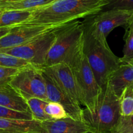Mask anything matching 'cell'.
Masks as SVG:
<instances>
[{
  "mask_svg": "<svg viewBox=\"0 0 133 133\" xmlns=\"http://www.w3.org/2000/svg\"><path fill=\"white\" fill-rule=\"evenodd\" d=\"M84 23L83 52L97 83L103 88L107 85L110 77L120 66V58L112 51L107 42L95 36L89 26Z\"/></svg>",
  "mask_w": 133,
  "mask_h": 133,
  "instance_id": "obj_3",
  "label": "cell"
},
{
  "mask_svg": "<svg viewBox=\"0 0 133 133\" xmlns=\"http://www.w3.org/2000/svg\"><path fill=\"white\" fill-rule=\"evenodd\" d=\"M58 85L64 91L73 101L81 105L74 72L69 65L60 63L47 67Z\"/></svg>",
  "mask_w": 133,
  "mask_h": 133,
  "instance_id": "obj_11",
  "label": "cell"
},
{
  "mask_svg": "<svg viewBox=\"0 0 133 133\" xmlns=\"http://www.w3.org/2000/svg\"><path fill=\"white\" fill-rule=\"evenodd\" d=\"M29 65L27 61L0 52V66L21 70Z\"/></svg>",
  "mask_w": 133,
  "mask_h": 133,
  "instance_id": "obj_20",
  "label": "cell"
},
{
  "mask_svg": "<svg viewBox=\"0 0 133 133\" xmlns=\"http://www.w3.org/2000/svg\"><path fill=\"white\" fill-rule=\"evenodd\" d=\"M112 133H133V114L129 117H121L118 127Z\"/></svg>",
  "mask_w": 133,
  "mask_h": 133,
  "instance_id": "obj_26",
  "label": "cell"
},
{
  "mask_svg": "<svg viewBox=\"0 0 133 133\" xmlns=\"http://www.w3.org/2000/svg\"><path fill=\"white\" fill-rule=\"evenodd\" d=\"M129 24H133V12H132V15H131V18H130V19H129V22L128 24L127 25H129Z\"/></svg>",
  "mask_w": 133,
  "mask_h": 133,
  "instance_id": "obj_28",
  "label": "cell"
},
{
  "mask_svg": "<svg viewBox=\"0 0 133 133\" xmlns=\"http://www.w3.org/2000/svg\"><path fill=\"white\" fill-rule=\"evenodd\" d=\"M121 115L129 117L133 114V86L127 87L120 98Z\"/></svg>",
  "mask_w": 133,
  "mask_h": 133,
  "instance_id": "obj_19",
  "label": "cell"
},
{
  "mask_svg": "<svg viewBox=\"0 0 133 133\" xmlns=\"http://www.w3.org/2000/svg\"><path fill=\"white\" fill-rule=\"evenodd\" d=\"M0 130L8 133H43L41 123L35 120L0 118Z\"/></svg>",
  "mask_w": 133,
  "mask_h": 133,
  "instance_id": "obj_15",
  "label": "cell"
},
{
  "mask_svg": "<svg viewBox=\"0 0 133 133\" xmlns=\"http://www.w3.org/2000/svg\"><path fill=\"white\" fill-rule=\"evenodd\" d=\"M132 12L119 10L100 12L92 16L85 23L94 35L103 41H107L108 35L118 27L127 25Z\"/></svg>",
  "mask_w": 133,
  "mask_h": 133,
  "instance_id": "obj_8",
  "label": "cell"
},
{
  "mask_svg": "<svg viewBox=\"0 0 133 133\" xmlns=\"http://www.w3.org/2000/svg\"><path fill=\"white\" fill-rule=\"evenodd\" d=\"M55 27L20 24L12 27L9 33L0 38V49L23 45Z\"/></svg>",
  "mask_w": 133,
  "mask_h": 133,
  "instance_id": "obj_10",
  "label": "cell"
},
{
  "mask_svg": "<svg viewBox=\"0 0 133 133\" xmlns=\"http://www.w3.org/2000/svg\"><path fill=\"white\" fill-rule=\"evenodd\" d=\"M10 84L25 100L36 97L48 101L46 86L42 74V68L29 65L21 69Z\"/></svg>",
  "mask_w": 133,
  "mask_h": 133,
  "instance_id": "obj_7",
  "label": "cell"
},
{
  "mask_svg": "<svg viewBox=\"0 0 133 133\" xmlns=\"http://www.w3.org/2000/svg\"><path fill=\"white\" fill-rule=\"evenodd\" d=\"M120 99L109 84L102 88L96 110L91 113L83 109V121L92 133H112L120 121Z\"/></svg>",
  "mask_w": 133,
  "mask_h": 133,
  "instance_id": "obj_4",
  "label": "cell"
},
{
  "mask_svg": "<svg viewBox=\"0 0 133 133\" xmlns=\"http://www.w3.org/2000/svg\"><path fill=\"white\" fill-rule=\"evenodd\" d=\"M0 106L17 111L30 112L26 100L10 84L0 87Z\"/></svg>",
  "mask_w": 133,
  "mask_h": 133,
  "instance_id": "obj_14",
  "label": "cell"
},
{
  "mask_svg": "<svg viewBox=\"0 0 133 133\" xmlns=\"http://www.w3.org/2000/svg\"><path fill=\"white\" fill-rule=\"evenodd\" d=\"M108 84L120 99L125 90L133 86V60L121 62L119 68L110 77Z\"/></svg>",
  "mask_w": 133,
  "mask_h": 133,
  "instance_id": "obj_13",
  "label": "cell"
},
{
  "mask_svg": "<svg viewBox=\"0 0 133 133\" xmlns=\"http://www.w3.org/2000/svg\"><path fill=\"white\" fill-rule=\"evenodd\" d=\"M0 118L5 119L33 120L32 115L30 112L17 111L2 106H0Z\"/></svg>",
  "mask_w": 133,
  "mask_h": 133,
  "instance_id": "obj_24",
  "label": "cell"
},
{
  "mask_svg": "<svg viewBox=\"0 0 133 133\" xmlns=\"http://www.w3.org/2000/svg\"><path fill=\"white\" fill-rule=\"evenodd\" d=\"M32 14L27 10H3L0 14V28L12 27L24 23Z\"/></svg>",
  "mask_w": 133,
  "mask_h": 133,
  "instance_id": "obj_16",
  "label": "cell"
},
{
  "mask_svg": "<svg viewBox=\"0 0 133 133\" xmlns=\"http://www.w3.org/2000/svg\"><path fill=\"white\" fill-rule=\"evenodd\" d=\"M84 22L75 20L61 25L47 55L44 68L60 63L71 66L84 53Z\"/></svg>",
  "mask_w": 133,
  "mask_h": 133,
  "instance_id": "obj_2",
  "label": "cell"
},
{
  "mask_svg": "<svg viewBox=\"0 0 133 133\" xmlns=\"http://www.w3.org/2000/svg\"><path fill=\"white\" fill-rule=\"evenodd\" d=\"M26 101L33 120L42 123L51 119L45 112V107L49 101L36 97L29 98L26 100Z\"/></svg>",
  "mask_w": 133,
  "mask_h": 133,
  "instance_id": "obj_18",
  "label": "cell"
},
{
  "mask_svg": "<svg viewBox=\"0 0 133 133\" xmlns=\"http://www.w3.org/2000/svg\"><path fill=\"white\" fill-rule=\"evenodd\" d=\"M42 74L45 81L48 101L60 103L64 107L69 117L75 120L83 121V110L61 88L48 68H42Z\"/></svg>",
  "mask_w": 133,
  "mask_h": 133,
  "instance_id": "obj_9",
  "label": "cell"
},
{
  "mask_svg": "<svg viewBox=\"0 0 133 133\" xmlns=\"http://www.w3.org/2000/svg\"><path fill=\"white\" fill-rule=\"evenodd\" d=\"M87 133H92V132H87Z\"/></svg>",
  "mask_w": 133,
  "mask_h": 133,
  "instance_id": "obj_31",
  "label": "cell"
},
{
  "mask_svg": "<svg viewBox=\"0 0 133 133\" xmlns=\"http://www.w3.org/2000/svg\"><path fill=\"white\" fill-rule=\"evenodd\" d=\"M70 67L76 81L81 104L85 107L84 110L94 112L101 96L102 88L97 83L84 53Z\"/></svg>",
  "mask_w": 133,
  "mask_h": 133,
  "instance_id": "obj_5",
  "label": "cell"
},
{
  "mask_svg": "<svg viewBox=\"0 0 133 133\" xmlns=\"http://www.w3.org/2000/svg\"><path fill=\"white\" fill-rule=\"evenodd\" d=\"M0 133H8V132L5 131H3V130H0Z\"/></svg>",
  "mask_w": 133,
  "mask_h": 133,
  "instance_id": "obj_29",
  "label": "cell"
},
{
  "mask_svg": "<svg viewBox=\"0 0 133 133\" xmlns=\"http://www.w3.org/2000/svg\"><path fill=\"white\" fill-rule=\"evenodd\" d=\"M120 60L121 62H127L133 60V24L127 25L123 55Z\"/></svg>",
  "mask_w": 133,
  "mask_h": 133,
  "instance_id": "obj_21",
  "label": "cell"
},
{
  "mask_svg": "<svg viewBox=\"0 0 133 133\" xmlns=\"http://www.w3.org/2000/svg\"><path fill=\"white\" fill-rule=\"evenodd\" d=\"M61 26L51 29L23 45L14 48L0 49V52L22 58L27 61L32 66L40 69L43 68L48 51L55 40L57 32Z\"/></svg>",
  "mask_w": 133,
  "mask_h": 133,
  "instance_id": "obj_6",
  "label": "cell"
},
{
  "mask_svg": "<svg viewBox=\"0 0 133 133\" xmlns=\"http://www.w3.org/2000/svg\"><path fill=\"white\" fill-rule=\"evenodd\" d=\"M45 112L51 119H60L69 117L64 107L58 103L49 101L45 107Z\"/></svg>",
  "mask_w": 133,
  "mask_h": 133,
  "instance_id": "obj_23",
  "label": "cell"
},
{
  "mask_svg": "<svg viewBox=\"0 0 133 133\" xmlns=\"http://www.w3.org/2000/svg\"><path fill=\"white\" fill-rule=\"evenodd\" d=\"M3 10H1V9H0V14H1V12H3Z\"/></svg>",
  "mask_w": 133,
  "mask_h": 133,
  "instance_id": "obj_30",
  "label": "cell"
},
{
  "mask_svg": "<svg viewBox=\"0 0 133 133\" xmlns=\"http://www.w3.org/2000/svg\"><path fill=\"white\" fill-rule=\"evenodd\" d=\"M19 70L18 69L0 66V87L10 84Z\"/></svg>",
  "mask_w": 133,
  "mask_h": 133,
  "instance_id": "obj_25",
  "label": "cell"
},
{
  "mask_svg": "<svg viewBox=\"0 0 133 133\" xmlns=\"http://www.w3.org/2000/svg\"><path fill=\"white\" fill-rule=\"evenodd\" d=\"M43 133H87L90 132L83 121L75 120L70 117L60 119H50L41 123Z\"/></svg>",
  "mask_w": 133,
  "mask_h": 133,
  "instance_id": "obj_12",
  "label": "cell"
},
{
  "mask_svg": "<svg viewBox=\"0 0 133 133\" xmlns=\"http://www.w3.org/2000/svg\"><path fill=\"white\" fill-rule=\"evenodd\" d=\"M106 0H55L32 12L23 25L57 27L100 12Z\"/></svg>",
  "mask_w": 133,
  "mask_h": 133,
  "instance_id": "obj_1",
  "label": "cell"
},
{
  "mask_svg": "<svg viewBox=\"0 0 133 133\" xmlns=\"http://www.w3.org/2000/svg\"><path fill=\"white\" fill-rule=\"evenodd\" d=\"M106 2L101 12L111 10L133 12V0H106Z\"/></svg>",
  "mask_w": 133,
  "mask_h": 133,
  "instance_id": "obj_22",
  "label": "cell"
},
{
  "mask_svg": "<svg viewBox=\"0 0 133 133\" xmlns=\"http://www.w3.org/2000/svg\"><path fill=\"white\" fill-rule=\"evenodd\" d=\"M55 0H21L14 2L0 4L3 10H27L34 11L51 3Z\"/></svg>",
  "mask_w": 133,
  "mask_h": 133,
  "instance_id": "obj_17",
  "label": "cell"
},
{
  "mask_svg": "<svg viewBox=\"0 0 133 133\" xmlns=\"http://www.w3.org/2000/svg\"><path fill=\"white\" fill-rule=\"evenodd\" d=\"M12 27H2V28H0V38L3 37L7 33H9Z\"/></svg>",
  "mask_w": 133,
  "mask_h": 133,
  "instance_id": "obj_27",
  "label": "cell"
}]
</instances>
